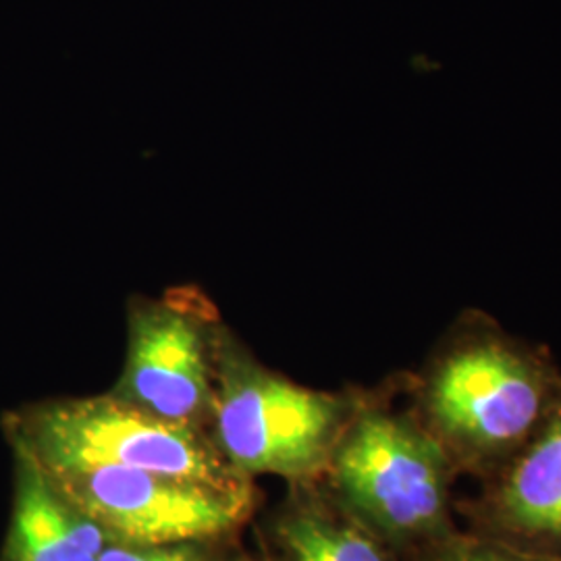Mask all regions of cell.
I'll use <instances>...</instances> for the list:
<instances>
[{"instance_id":"cell-1","label":"cell","mask_w":561,"mask_h":561,"mask_svg":"<svg viewBox=\"0 0 561 561\" xmlns=\"http://www.w3.org/2000/svg\"><path fill=\"white\" fill-rule=\"evenodd\" d=\"M405 391L456 472L481 482L541 426L560 396L561 368L545 345L463 310Z\"/></svg>"},{"instance_id":"cell-2","label":"cell","mask_w":561,"mask_h":561,"mask_svg":"<svg viewBox=\"0 0 561 561\" xmlns=\"http://www.w3.org/2000/svg\"><path fill=\"white\" fill-rule=\"evenodd\" d=\"M322 474L341 507L410 561L458 530L460 474L412 403L396 408L377 396H354Z\"/></svg>"},{"instance_id":"cell-3","label":"cell","mask_w":561,"mask_h":561,"mask_svg":"<svg viewBox=\"0 0 561 561\" xmlns=\"http://www.w3.org/2000/svg\"><path fill=\"white\" fill-rule=\"evenodd\" d=\"M20 449L46 474L92 468H138L210 482L245 486L196 424L167 421L117 393L44 403L18 424Z\"/></svg>"},{"instance_id":"cell-4","label":"cell","mask_w":561,"mask_h":561,"mask_svg":"<svg viewBox=\"0 0 561 561\" xmlns=\"http://www.w3.org/2000/svg\"><path fill=\"white\" fill-rule=\"evenodd\" d=\"M217 345L213 412L227 461L240 472L321 477L354 396L301 387L225 347V340Z\"/></svg>"},{"instance_id":"cell-5","label":"cell","mask_w":561,"mask_h":561,"mask_svg":"<svg viewBox=\"0 0 561 561\" xmlns=\"http://www.w3.org/2000/svg\"><path fill=\"white\" fill-rule=\"evenodd\" d=\"M46 477L115 545L210 539L236 528L250 500L245 486L229 489L138 468H92Z\"/></svg>"},{"instance_id":"cell-6","label":"cell","mask_w":561,"mask_h":561,"mask_svg":"<svg viewBox=\"0 0 561 561\" xmlns=\"http://www.w3.org/2000/svg\"><path fill=\"white\" fill-rule=\"evenodd\" d=\"M208 322L192 304L140 301L129 314V347L117 396L167 421L190 422L215 410L217 352Z\"/></svg>"},{"instance_id":"cell-7","label":"cell","mask_w":561,"mask_h":561,"mask_svg":"<svg viewBox=\"0 0 561 561\" xmlns=\"http://www.w3.org/2000/svg\"><path fill=\"white\" fill-rule=\"evenodd\" d=\"M456 512L474 535L561 556V391L535 435Z\"/></svg>"},{"instance_id":"cell-8","label":"cell","mask_w":561,"mask_h":561,"mask_svg":"<svg viewBox=\"0 0 561 561\" xmlns=\"http://www.w3.org/2000/svg\"><path fill=\"white\" fill-rule=\"evenodd\" d=\"M106 537L67 502L41 466L21 451L11 561H99Z\"/></svg>"},{"instance_id":"cell-9","label":"cell","mask_w":561,"mask_h":561,"mask_svg":"<svg viewBox=\"0 0 561 561\" xmlns=\"http://www.w3.org/2000/svg\"><path fill=\"white\" fill-rule=\"evenodd\" d=\"M277 537L287 561H393V549L335 500L294 507Z\"/></svg>"},{"instance_id":"cell-10","label":"cell","mask_w":561,"mask_h":561,"mask_svg":"<svg viewBox=\"0 0 561 561\" xmlns=\"http://www.w3.org/2000/svg\"><path fill=\"white\" fill-rule=\"evenodd\" d=\"M412 561H561V556L522 549L458 528L443 541L421 551Z\"/></svg>"},{"instance_id":"cell-11","label":"cell","mask_w":561,"mask_h":561,"mask_svg":"<svg viewBox=\"0 0 561 561\" xmlns=\"http://www.w3.org/2000/svg\"><path fill=\"white\" fill-rule=\"evenodd\" d=\"M99 561H208L194 542L175 545H108L102 549Z\"/></svg>"}]
</instances>
